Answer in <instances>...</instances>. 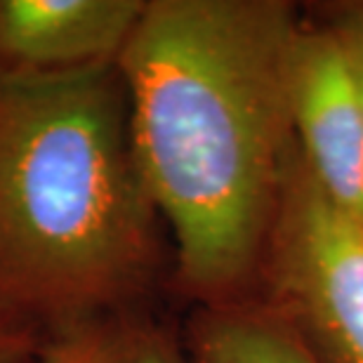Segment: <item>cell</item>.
<instances>
[{
	"instance_id": "cell-7",
	"label": "cell",
	"mask_w": 363,
	"mask_h": 363,
	"mask_svg": "<svg viewBox=\"0 0 363 363\" xmlns=\"http://www.w3.org/2000/svg\"><path fill=\"white\" fill-rule=\"evenodd\" d=\"M133 318H106L43 337L33 363H125Z\"/></svg>"
},
{
	"instance_id": "cell-5",
	"label": "cell",
	"mask_w": 363,
	"mask_h": 363,
	"mask_svg": "<svg viewBox=\"0 0 363 363\" xmlns=\"http://www.w3.org/2000/svg\"><path fill=\"white\" fill-rule=\"evenodd\" d=\"M144 0H0V78L64 81L118 67Z\"/></svg>"
},
{
	"instance_id": "cell-1",
	"label": "cell",
	"mask_w": 363,
	"mask_h": 363,
	"mask_svg": "<svg viewBox=\"0 0 363 363\" xmlns=\"http://www.w3.org/2000/svg\"><path fill=\"white\" fill-rule=\"evenodd\" d=\"M297 28L281 0H144L121 52L137 170L201 307L238 302L264 262L295 154Z\"/></svg>"
},
{
	"instance_id": "cell-10",
	"label": "cell",
	"mask_w": 363,
	"mask_h": 363,
	"mask_svg": "<svg viewBox=\"0 0 363 363\" xmlns=\"http://www.w3.org/2000/svg\"><path fill=\"white\" fill-rule=\"evenodd\" d=\"M43 335L21 318L0 311V363H33Z\"/></svg>"
},
{
	"instance_id": "cell-9",
	"label": "cell",
	"mask_w": 363,
	"mask_h": 363,
	"mask_svg": "<svg viewBox=\"0 0 363 363\" xmlns=\"http://www.w3.org/2000/svg\"><path fill=\"white\" fill-rule=\"evenodd\" d=\"M125 363H186L168 333L151 325L130 323Z\"/></svg>"
},
{
	"instance_id": "cell-3",
	"label": "cell",
	"mask_w": 363,
	"mask_h": 363,
	"mask_svg": "<svg viewBox=\"0 0 363 363\" xmlns=\"http://www.w3.org/2000/svg\"><path fill=\"white\" fill-rule=\"evenodd\" d=\"M274 300L321 363H363V222L337 210L293 154L267 245Z\"/></svg>"
},
{
	"instance_id": "cell-8",
	"label": "cell",
	"mask_w": 363,
	"mask_h": 363,
	"mask_svg": "<svg viewBox=\"0 0 363 363\" xmlns=\"http://www.w3.org/2000/svg\"><path fill=\"white\" fill-rule=\"evenodd\" d=\"M328 26L337 35L340 45L347 55L363 108V3L342 5L340 10L333 12Z\"/></svg>"
},
{
	"instance_id": "cell-6",
	"label": "cell",
	"mask_w": 363,
	"mask_h": 363,
	"mask_svg": "<svg viewBox=\"0 0 363 363\" xmlns=\"http://www.w3.org/2000/svg\"><path fill=\"white\" fill-rule=\"evenodd\" d=\"M189 354L191 363H321L279 314L241 300L199 309Z\"/></svg>"
},
{
	"instance_id": "cell-4",
	"label": "cell",
	"mask_w": 363,
	"mask_h": 363,
	"mask_svg": "<svg viewBox=\"0 0 363 363\" xmlns=\"http://www.w3.org/2000/svg\"><path fill=\"white\" fill-rule=\"evenodd\" d=\"M288 108L302 165L337 210L363 222V108L328 24H300L290 52Z\"/></svg>"
},
{
	"instance_id": "cell-2",
	"label": "cell",
	"mask_w": 363,
	"mask_h": 363,
	"mask_svg": "<svg viewBox=\"0 0 363 363\" xmlns=\"http://www.w3.org/2000/svg\"><path fill=\"white\" fill-rule=\"evenodd\" d=\"M118 67L0 78V311L43 337L130 318L158 267Z\"/></svg>"
}]
</instances>
